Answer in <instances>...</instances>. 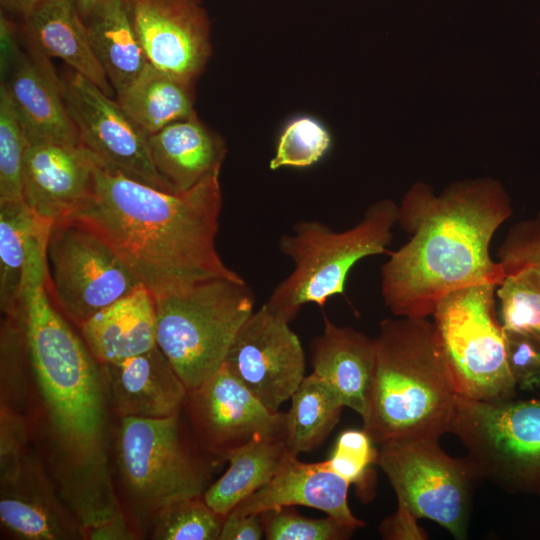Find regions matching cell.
Listing matches in <instances>:
<instances>
[{"mask_svg": "<svg viewBox=\"0 0 540 540\" xmlns=\"http://www.w3.org/2000/svg\"><path fill=\"white\" fill-rule=\"evenodd\" d=\"M220 170L172 193L111 171L95 158L91 190L68 218L94 229L153 296L213 279L242 281L216 248Z\"/></svg>", "mask_w": 540, "mask_h": 540, "instance_id": "1", "label": "cell"}, {"mask_svg": "<svg viewBox=\"0 0 540 540\" xmlns=\"http://www.w3.org/2000/svg\"><path fill=\"white\" fill-rule=\"evenodd\" d=\"M512 213L507 192L490 178L454 182L439 195L425 183L413 184L397 221L411 237L381 268L385 306L396 317L427 318L455 290L498 287L505 273L489 248Z\"/></svg>", "mask_w": 540, "mask_h": 540, "instance_id": "2", "label": "cell"}, {"mask_svg": "<svg viewBox=\"0 0 540 540\" xmlns=\"http://www.w3.org/2000/svg\"><path fill=\"white\" fill-rule=\"evenodd\" d=\"M363 429L379 445L437 439L449 432L459 396L434 323L427 318L384 319Z\"/></svg>", "mask_w": 540, "mask_h": 540, "instance_id": "3", "label": "cell"}, {"mask_svg": "<svg viewBox=\"0 0 540 540\" xmlns=\"http://www.w3.org/2000/svg\"><path fill=\"white\" fill-rule=\"evenodd\" d=\"M18 313L54 428L71 450L91 454L96 451L103 424L100 374L86 344L50 301L46 249L29 265Z\"/></svg>", "mask_w": 540, "mask_h": 540, "instance_id": "4", "label": "cell"}, {"mask_svg": "<svg viewBox=\"0 0 540 540\" xmlns=\"http://www.w3.org/2000/svg\"><path fill=\"white\" fill-rule=\"evenodd\" d=\"M398 206L389 199L370 205L353 227L335 231L318 220H301L279 239V249L293 263L291 273L271 292L266 305L291 322L309 303L325 306L344 293L351 268L361 259L388 253Z\"/></svg>", "mask_w": 540, "mask_h": 540, "instance_id": "5", "label": "cell"}, {"mask_svg": "<svg viewBox=\"0 0 540 540\" xmlns=\"http://www.w3.org/2000/svg\"><path fill=\"white\" fill-rule=\"evenodd\" d=\"M154 302L156 344L188 390L220 370L255 310L245 280L213 279L154 296Z\"/></svg>", "mask_w": 540, "mask_h": 540, "instance_id": "6", "label": "cell"}, {"mask_svg": "<svg viewBox=\"0 0 540 540\" xmlns=\"http://www.w3.org/2000/svg\"><path fill=\"white\" fill-rule=\"evenodd\" d=\"M493 284H476L443 297L432 316L459 396L487 402L511 400L504 329L495 311Z\"/></svg>", "mask_w": 540, "mask_h": 540, "instance_id": "7", "label": "cell"}, {"mask_svg": "<svg viewBox=\"0 0 540 540\" xmlns=\"http://www.w3.org/2000/svg\"><path fill=\"white\" fill-rule=\"evenodd\" d=\"M449 432L481 479L540 493V399L487 402L458 396Z\"/></svg>", "mask_w": 540, "mask_h": 540, "instance_id": "8", "label": "cell"}, {"mask_svg": "<svg viewBox=\"0 0 540 540\" xmlns=\"http://www.w3.org/2000/svg\"><path fill=\"white\" fill-rule=\"evenodd\" d=\"M377 465L392 485L398 506L436 522L455 539L467 537L475 486L481 478L465 458L446 454L437 439L379 444Z\"/></svg>", "mask_w": 540, "mask_h": 540, "instance_id": "9", "label": "cell"}, {"mask_svg": "<svg viewBox=\"0 0 540 540\" xmlns=\"http://www.w3.org/2000/svg\"><path fill=\"white\" fill-rule=\"evenodd\" d=\"M118 466L128 494L142 512L155 513L179 498L203 495L208 487L205 465L186 440L179 414L122 418Z\"/></svg>", "mask_w": 540, "mask_h": 540, "instance_id": "10", "label": "cell"}, {"mask_svg": "<svg viewBox=\"0 0 540 540\" xmlns=\"http://www.w3.org/2000/svg\"><path fill=\"white\" fill-rule=\"evenodd\" d=\"M46 280L58 307L79 327L141 285L94 229L73 218L51 226Z\"/></svg>", "mask_w": 540, "mask_h": 540, "instance_id": "11", "label": "cell"}, {"mask_svg": "<svg viewBox=\"0 0 540 540\" xmlns=\"http://www.w3.org/2000/svg\"><path fill=\"white\" fill-rule=\"evenodd\" d=\"M61 79L65 102L77 127L81 145L109 170L171 192L155 169L149 135L118 101H113L75 71L68 72Z\"/></svg>", "mask_w": 540, "mask_h": 540, "instance_id": "12", "label": "cell"}, {"mask_svg": "<svg viewBox=\"0 0 540 540\" xmlns=\"http://www.w3.org/2000/svg\"><path fill=\"white\" fill-rule=\"evenodd\" d=\"M289 324L264 303L241 326L224 363L272 413L305 377V353Z\"/></svg>", "mask_w": 540, "mask_h": 540, "instance_id": "13", "label": "cell"}, {"mask_svg": "<svg viewBox=\"0 0 540 540\" xmlns=\"http://www.w3.org/2000/svg\"><path fill=\"white\" fill-rule=\"evenodd\" d=\"M149 63L193 85L212 52L202 0H126Z\"/></svg>", "mask_w": 540, "mask_h": 540, "instance_id": "14", "label": "cell"}, {"mask_svg": "<svg viewBox=\"0 0 540 540\" xmlns=\"http://www.w3.org/2000/svg\"><path fill=\"white\" fill-rule=\"evenodd\" d=\"M184 404L201 446L223 460L256 436L285 426V413L269 411L225 364L188 390Z\"/></svg>", "mask_w": 540, "mask_h": 540, "instance_id": "15", "label": "cell"}, {"mask_svg": "<svg viewBox=\"0 0 540 540\" xmlns=\"http://www.w3.org/2000/svg\"><path fill=\"white\" fill-rule=\"evenodd\" d=\"M3 84L29 144L81 145L65 102L62 79L50 58L32 47L28 53L16 52L9 79Z\"/></svg>", "mask_w": 540, "mask_h": 540, "instance_id": "16", "label": "cell"}, {"mask_svg": "<svg viewBox=\"0 0 540 540\" xmlns=\"http://www.w3.org/2000/svg\"><path fill=\"white\" fill-rule=\"evenodd\" d=\"M95 157L82 145L29 144L23 169V200L40 218H68L89 194Z\"/></svg>", "mask_w": 540, "mask_h": 540, "instance_id": "17", "label": "cell"}, {"mask_svg": "<svg viewBox=\"0 0 540 540\" xmlns=\"http://www.w3.org/2000/svg\"><path fill=\"white\" fill-rule=\"evenodd\" d=\"M0 520L11 536L23 540H67L86 536L57 499L36 460L27 455L1 472Z\"/></svg>", "mask_w": 540, "mask_h": 540, "instance_id": "18", "label": "cell"}, {"mask_svg": "<svg viewBox=\"0 0 540 540\" xmlns=\"http://www.w3.org/2000/svg\"><path fill=\"white\" fill-rule=\"evenodd\" d=\"M350 484L333 472L326 461L307 463L290 454L272 479L240 502L231 512L260 514L264 511L301 505L324 512L354 529L365 523L348 505Z\"/></svg>", "mask_w": 540, "mask_h": 540, "instance_id": "19", "label": "cell"}, {"mask_svg": "<svg viewBox=\"0 0 540 540\" xmlns=\"http://www.w3.org/2000/svg\"><path fill=\"white\" fill-rule=\"evenodd\" d=\"M102 367L122 418L162 419L180 414L188 389L158 346Z\"/></svg>", "mask_w": 540, "mask_h": 540, "instance_id": "20", "label": "cell"}, {"mask_svg": "<svg viewBox=\"0 0 540 540\" xmlns=\"http://www.w3.org/2000/svg\"><path fill=\"white\" fill-rule=\"evenodd\" d=\"M311 343L312 373L322 379L344 407L365 414L373 372L375 340L327 316Z\"/></svg>", "mask_w": 540, "mask_h": 540, "instance_id": "21", "label": "cell"}, {"mask_svg": "<svg viewBox=\"0 0 540 540\" xmlns=\"http://www.w3.org/2000/svg\"><path fill=\"white\" fill-rule=\"evenodd\" d=\"M148 142L155 169L173 193H183L221 169L226 154L222 138L196 113L149 135Z\"/></svg>", "mask_w": 540, "mask_h": 540, "instance_id": "22", "label": "cell"}, {"mask_svg": "<svg viewBox=\"0 0 540 540\" xmlns=\"http://www.w3.org/2000/svg\"><path fill=\"white\" fill-rule=\"evenodd\" d=\"M80 328L88 350L101 364L145 353L157 346L154 296L141 284L94 314Z\"/></svg>", "mask_w": 540, "mask_h": 540, "instance_id": "23", "label": "cell"}, {"mask_svg": "<svg viewBox=\"0 0 540 540\" xmlns=\"http://www.w3.org/2000/svg\"><path fill=\"white\" fill-rule=\"evenodd\" d=\"M22 20L30 47L48 58H60L111 95L113 88L93 51L76 0H43Z\"/></svg>", "mask_w": 540, "mask_h": 540, "instance_id": "24", "label": "cell"}, {"mask_svg": "<svg viewBox=\"0 0 540 540\" xmlns=\"http://www.w3.org/2000/svg\"><path fill=\"white\" fill-rule=\"evenodd\" d=\"M290 454L285 426L256 436L226 456L229 466L207 487L204 500L216 513L227 515L267 484Z\"/></svg>", "mask_w": 540, "mask_h": 540, "instance_id": "25", "label": "cell"}, {"mask_svg": "<svg viewBox=\"0 0 540 540\" xmlns=\"http://www.w3.org/2000/svg\"><path fill=\"white\" fill-rule=\"evenodd\" d=\"M52 224L24 200L0 203V308L4 315L19 310L28 267L46 247Z\"/></svg>", "mask_w": 540, "mask_h": 540, "instance_id": "26", "label": "cell"}, {"mask_svg": "<svg viewBox=\"0 0 540 540\" xmlns=\"http://www.w3.org/2000/svg\"><path fill=\"white\" fill-rule=\"evenodd\" d=\"M84 21L93 51L119 94L150 64L126 0H99Z\"/></svg>", "mask_w": 540, "mask_h": 540, "instance_id": "27", "label": "cell"}, {"mask_svg": "<svg viewBox=\"0 0 540 540\" xmlns=\"http://www.w3.org/2000/svg\"><path fill=\"white\" fill-rule=\"evenodd\" d=\"M117 101L148 135L195 114L192 85L149 64Z\"/></svg>", "mask_w": 540, "mask_h": 540, "instance_id": "28", "label": "cell"}, {"mask_svg": "<svg viewBox=\"0 0 540 540\" xmlns=\"http://www.w3.org/2000/svg\"><path fill=\"white\" fill-rule=\"evenodd\" d=\"M290 401L285 413L286 443L291 453L298 456L323 444L345 407L314 373L304 377Z\"/></svg>", "mask_w": 540, "mask_h": 540, "instance_id": "29", "label": "cell"}, {"mask_svg": "<svg viewBox=\"0 0 540 540\" xmlns=\"http://www.w3.org/2000/svg\"><path fill=\"white\" fill-rule=\"evenodd\" d=\"M497 296L503 329L540 339V271L523 266L505 274Z\"/></svg>", "mask_w": 540, "mask_h": 540, "instance_id": "30", "label": "cell"}, {"mask_svg": "<svg viewBox=\"0 0 540 540\" xmlns=\"http://www.w3.org/2000/svg\"><path fill=\"white\" fill-rule=\"evenodd\" d=\"M154 514L153 538L158 540H219L225 517L203 495L179 498Z\"/></svg>", "mask_w": 540, "mask_h": 540, "instance_id": "31", "label": "cell"}, {"mask_svg": "<svg viewBox=\"0 0 540 540\" xmlns=\"http://www.w3.org/2000/svg\"><path fill=\"white\" fill-rule=\"evenodd\" d=\"M29 141L6 86H0V203L23 200L24 159Z\"/></svg>", "mask_w": 540, "mask_h": 540, "instance_id": "32", "label": "cell"}, {"mask_svg": "<svg viewBox=\"0 0 540 540\" xmlns=\"http://www.w3.org/2000/svg\"><path fill=\"white\" fill-rule=\"evenodd\" d=\"M330 145V134L319 121L309 116L298 117L280 135L269 167L276 170L312 166L327 153Z\"/></svg>", "mask_w": 540, "mask_h": 540, "instance_id": "33", "label": "cell"}, {"mask_svg": "<svg viewBox=\"0 0 540 540\" xmlns=\"http://www.w3.org/2000/svg\"><path fill=\"white\" fill-rule=\"evenodd\" d=\"M374 444L363 428L347 429L340 433L330 457L325 460L333 472L356 485L360 497L366 500L373 495L371 467L378 462Z\"/></svg>", "mask_w": 540, "mask_h": 540, "instance_id": "34", "label": "cell"}, {"mask_svg": "<svg viewBox=\"0 0 540 540\" xmlns=\"http://www.w3.org/2000/svg\"><path fill=\"white\" fill-rule=\"evenodd\" d=\"M261 514L267 540H344L356 529L330 517L310 518L292 506L264 511Z\"/></svg>", "mask_w": 540, "mask_h": 540, "instance_id": "35", "label": "cell"}, {"mask_svg": "<svg viewBox=\"0 0 540 540\" xmlns=\"http://www.w3.org/2000/svg\"><path fill=\"white\" fill-rule=\"evenodd\" d=\"M497 257L505 274L523 266H533L540 271V212L509 229Z\"/></svg>", "mask_w": 540, "mask_h": 540, "instance_id": "36", "label": "cell"}, {"mask_svg": "<svg viewBox=\"0 0 540 540\" xmlns=\"http://www.w3.org/2000/svg\"><path fill=\"white\" fill-rule=\"evenodd\" d=\"M504 332L508 367L515 385L522 390L540 385V339Z\"/></svg>", "mask_w": 540, "mask_h": 540, "instance_id": "37", "label": "cell"}, {"mask_svg": "<svg viewBox=\"0 0 540 540\" xmlns=\"http://www.w3.org/2000/svg\"><path fill=\"white\" fill-rule=\"evenodd\" d=\"M27 430L22 419L7 407L1 408V472L13 467L28 455Z\"/></svg>", "mask_w": 540, "mask_h": 540, "instance_id": "38", "label": "cell"}, {"mask_svg": "<svg viewBox=\"0 0 540 540\" xmlns=\"http://www.w3.org/2000/svg\"><path fill=\"white\" fill-rule=\"evenodd\" d=\"M265 538L261 514L225 515L219 540H261Z\"/></svg>", "mask_w": 540, "mask_h": 540, "instance_id": "39", "label": "cell"}, {"mask_svg": "<svg viewBox=\"0 0 540 540\" xmlns=\"http://www.w3.org/2000/svg\"><path fill=\"white\" fill-rule=\"evenodd\" d=\"M417 518L407 509L397 506L394 514L384 519L379 532L388 540H422L427 534L417 524Z\"/></svg>", "mask_w": 540, "mask_h": 540, "instance_id": "40", "label": "cell"}, {"mask_svg": "<svg viewBox=\"0 0 540 540\" xmlns=\"http://www.w3.org/2000/svg\"><path fill=\"white\" fill-rule=\"evenodd\" d=\"M84 529L86 536L93 540H126L134 538L123 516L119 513H110L96 518L86 524Z\"/></svg>", "mask_w": 540, "mask_h": 540, "instance_id": "41", "label": "cell"}, {"mask_svg": "<svg viewBox=\"0 0 540 540\" xmlns=\"http://www.w3.org/2000/svg\"><path fill=\"white\" fill-rule=\"evenodd\" d=\"M9 12L25 18L43 0H0Z\"/></svg>", "mask_w": 540, "mask_h": 540, "instance_id": "42", "label": "cell"}, {"mask_svg": "<svg viewBox=\"0 0 540 540\" xmlns=\"http://www.w3.org/2000/svg\"><path fill=\"white\" fill-rule=\"evenodd\" d=\"M98 1L99 0H76L78 10L83 19H85L90 14Z\"/></svg>", "mask_w": 540, "mask_h": 540, "instance_id": "43", "label": "cell"}]
</instances>
